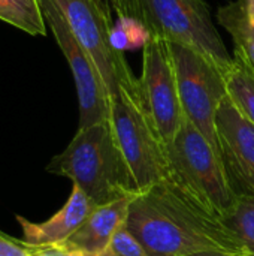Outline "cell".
<instances>
[{
    "label": "cell",
    "mask_w": 254,
    "mask_h": 256,
    "mask_svg": "<svg viewBox=\"0 0 254 256\" xmlns=\"http://www.w3.org/2000/svg\"><path fill=\"white\" fill-rule=\"evenodd\" d=\"M228 94L237 108L254 124V75L234 60L226 72Z\"/></svg>",
    "instance_id": "obj_15"
},
{
    "label": "cell",
    "mask_w": 254,
    "mask_h": 256,
    "mask_svg": "<svg viewBox=\"0 0 254 256\" xmlns=\"http://www.w3.org/2000/svg\"><path fill=\"white\" fill-rule=\"evenodd\" d=\"M100 2H103V3H108V4H111V3H109V0H100Z\"/></svg>",
    "instance_id": "obj_24"
},
{
    "label": "cell",
    "mask_w": 254,
    "mask_h": 256,
    "mask_svg": "<svg viewBox=\"0 0 254 256\" xmlns=\"http://www.w3.org/2000/svg\"><path fill=\"white\" fill-rule=\"evenodd\" d=\"M96 206L88 196L73 186L66 204L48 220L34 224L22 216H15L22 230V240L31 246H48L66 243L84 224Z\"/></svg>",
    "instance_id": "obj_11"
},
{
    "label": "cell",
    "mask_w": 254,
    "mask_h": 256,
    "mask_svg": "<svg viewBox=\"0 0 254 256\" xmlns=\"http://www.w3.org/2000/svg\"><path fill=\"white\" fill-rule=\"evenodd\" d=\"M34 246L24 240H16L0 231V256H33Z\"/></svg>",
    "instance_id": "obj_19"
},
{
    "label": "cell",
    "mask_w": 254,
    "mask_h": 256,
    "mask_svg": "<svg viewBox=\"0 0 254 256\" xmlns=\"http://www.w3.org/2000/svg\"><path fill=\"white\" fill-rule=\"evenodd\" d=\"M84 256H109V255H106V254L103 252V254H84Z\"/></svg>",
    "instance_id": "obj_23"
},
{
    "label": "cell",
    "mask_w": 254,
    "mask_h": 256,
    "mask_svg": "<svg viewBox=\"0 0 254 256\" xmlns=\"http://www.w3.org/2000/svg\"><path fill=\"white\" fill-rule=\"evenodd\" d=\"M33 256H84V254L63 243V244L34 246Z\"/></svg>",
    "instance_id": "obj_20"
},
{
    "label": "cell",
    "mask_w": 254,
    "mask_h": 256,
    "mask_svg": "<svg viewBox=\"0 0 254 256\" xmlns=\"http://www.w3.org/2000/svg\"><path fill=\"white\" fill-rule=\"evenodd\" d=\"M46 171L69 178L96 207L138 194L111 120L78 128L67 147L51 159Z\"/></svg>",
    "instance_id": "obj_2"
},
{
    "label": "cell",
    "mask_w": 254,
    "mask_h": 256,
    "mask_svg": "<svg viewBox=\"0 0 254 256\" xmlns=\"http://www.w3.org/2000/svg\"><path fill=\"white\" fill-rule=\"evenodd\" d=\"M171 178L192 201L222 220L240 200L222 154L184 117L174 140L166 146Z\"/></svg>",
    "instance_id": "obj_3"
},
{
    "label": "cell",
    "mask_w": 254,
    "mask_h": 256,
    "mask_svg": "<svg viewBox=\"0 0 254 256\" xmlns=\"http://www.w3.org/2000/svg\"><path fill=\"white\" fill-rule=\"evenodd\" d=\"M142 21L151 38L193 48L225 72L234 58L211 18L205 0H138Z\"/></svg>",
    "instance_id": "obj_5"
},
{
    "label": "cell",
    "mask_w": 254,
    "mask_h": 256,
    "mask_svg": "<svg viewBox=\"0 0 254 256\" xmlns=\"http://www.w3.org/2000/svg\"><path fill=\"white\" fill-rule=\"evenodd\" d=\"M126 225L148 256H187L202 250L247 254L222 219L199 207L171 178L135 195Z\"/></svg>",
    "instance_id": "obj_1"
},
{
    "label": "cell",
    "mask_w": 254,
    "mask_h": 256,
    "mask_svg": "<svg viewBox=\"0 0 254 256\" xmlns=\"http://www.w3.org/2000/svg\"><path fill=\"white\" fill-rule=\"evenodd\" d=\"M40 3L45 21L63 52L75 81L79 105L78 128H88L108 122L111 118V98L96 64L73 34L57 4L52 0H40Z\"/></svg>",
    "instance_id": "obj_8"
},
{
    "label": "cell",
    "mask_w": 254,
    "mask_h": 256,
    "mask_svg": "<svg viewBox=\"0 0 254 256\" xmlns=\"http://www.w3.org/2000/svg\"><path fill=\"white\" fill-rule=\"evenodd\" d=\"M133 198L135 195L124 196L94 207L84 224L64 244L82 254H103L115 232L126 225L129 207Z\"/></svg>",
    "instance_id": "obj_12"
},
{
    "label": "cell",
    "mask_w": 254,
    "mask_h": 256,
    "mask_svg": "<svg viewBox=\"0 0 254 256\" xmlns=\"http://www.w3.org/2000/svg\"><path fill=\"white\" fill-rule=\"evenodd\" d=\"M169 48L175 64L184 117L189 118L222 154L216 117L220 104L228 96L226 72L211 58L193 48L172 42H169Z\"/></svg>",
    "instance_id": "obj_7"
},
{
    "label": "cell",
    "mask_w": 254,
    "mask_h": 256,
    "mask_svg": "<svg viewBox=\"0 0 254 256\" xmlns=\"http://www.w3.org/2000/svg\"><path fill=\"white\" fill-rule=\"evenodd\" d=\"M73 34L96 64L109 98L124 87H136V78L124 57L112 45V21L108 3L100 0H52Z\"/></svg>",
    "instance_id": "obj_6"
},
{
    "label": "cell",
    "mask_w": 254,
    "mask_h": 256,
    "mask_svg": "<svg viewBox=\"0 0 254 256\" xmlns=\"http://www.w3.org/2000/svg\"><path fill=\"white\" fill-rule=\"evenodd\" d=\"M139 82L145 106L168 146L184 120L169 42L153 38L145 45Z\"/></svg>",
    "instance_id": "obj_9"
},
{
    "label": "cell",
    "mask_w": 254,
    "mask_h": 256,
    "mask_svg": "<svg viewBox=\"0 0 254 256\" xmlns=\"http://www.w3.org/2000/svg\"><path fill=\"white\" fill-rule=\"evenodd\" d=\"M216 126L220 152L235 190L240 196H254V124L228 94L219 106Z\"/></svg>",
    "instance_id": "obj_10"
},
{
    "label": "cell",
    "mask_w": 254,
    "mask_h": 256,
    "mask_svg": "<svg viewBox=\"0 0 254 256\" xmlns=\"http://www.w3.org/2000/svg\"><path fill=\"white\" fill-rule=\"evenodd\" d=\"M109 3L118 15H127V16H135L138 20H142L138 0H109Z\"/></svg>",
    "instance_id": "obj_21"
},
{
    "label": "cell",
    "mask_w": 254,
    "mask_h": 256,
    "mask_svg": "<svg viewBox=\"0 0 254 256\" xmlns=\"http://www.w3.org/2000/svg\"><path fill=\"white\" fill-rule=\"evenodd\" d=\"M241 240L249 256H254V196H240L234 213L223 220Z\"/></svg>",
    "instance_id": "obj_17"
},
{
    "label": "cell",
    "mask_w": 254,
    "mask_h": 256,
    "mask_svg": "<svg viewBox=\"0 0 254 256\" xmlns=\"http://www.w3.org/2000/svg\"><path fill=\"white\" fill-rule=\"evenodd\" d=\"M0 20L31 36L48 32L40 0H0Z\"/></svg>",
    "instance_id": "obj_14"
},
{
    "label": "cell",
    "mask_w": 254,
    "mask_h": 256,
    "mask_svg": "<svg viewBox=\"0 0 254 256\" xmlns=\"http://www.w3.org/2000/svg\"><path fill=\"white\" fill-rule=\"evenodd\" d=\"M105 254L109 256H148L141 242L130 232L127 225H123L115 232Z\"/></svg>",
    "instance_id": "obj_18"
},
{
    "label": "cell",
    "mask_w": 254,
    "mask_h": 256,
    "mask_svg": "<svg viewBox=\"0 0 254 256\" xmlns=\"http://www.w3.org/2000/svg\"><path fill=\"white\" fill-rule=\"evenodd\" d=\"M217 21L232 38L234 60L254 75V0H235L222 6Z\"/></svg>",
    "instance_id": "obj_13"
},
{
    "label": "cell",
    "mask_w": 254,
    "mask_h": 256,
    "mask_svg": "<svg viewBox=\"0 0 254 256\" xmlns=\"http://www.w3.org/2000/svg\"><path fill=\"white\" fill-rule=\"evenodd\" d=\"M109 120L138 192L168 178L166 144L145 106L141 82L121 88L111 99Z\"/></svg>",
    "instance_id": "obj_4"
},
{
    "label": "cell",
    "mask_w": 254,
    "mask_h": 256,
    "mask_svg": "<svg viewBox=\"0 0 254 256\" xmlns=\"http://www.w3.org/2000/svg\"><path fill=\"white\" fill-rule=\"evenodd\" d=\"M187 256H249L247 254H235V252H226V250H202L198 254H192Z\"/></svg>",
    "instance_id": "obj_22"
},
{
    "label": "cell",
    "mask_w": 254,
    "mask_h": 256,
    "mask_svg": "<svg viewBox=\"0 0 254 256\" xmlns=\"http://www.w3.org/2000/svg\"><path fill=\"white\" fill-rule=\"evenodd\" d=\"M151 39V33L142 20L118 15V20L112 27V45L115 50L121 52L127 50H144Z\"/></svg>",
    "instance_id": "obj_16"
}]
</instances>
